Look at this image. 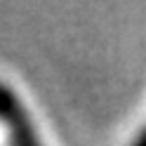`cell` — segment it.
<instances>
[{"label": "cell", "mask_w": 146, "mask_h": 146, "mask_svg": "<svg viewBox=\"0 0 146 146\" xmlns=\"http://www.w3.org/2000/svg\"><path fill=\"white\" fill-rule=\"evenodd\" d=\"M132 146H146V127H144L139 134H137V139L132 141Z\"/></svg>", "instance_id": "2"}, {"label": "cell", "mask_w": 146, "mask_h": 146, "mask_svg": "<svg viewBox=\"0 0 146 146\" xmlns=\"http://www.w3.org/2000/svg\"><path fill=\"white\" fill-rule=\"evenodd\" d=\"M0 115L12 127V139L14 146H40L35 132L31 130V123L26 120V113L21 111L19 102L10 94V90L0 87Z\"/></svg>", "instance_id": "1"}]
</instances>
